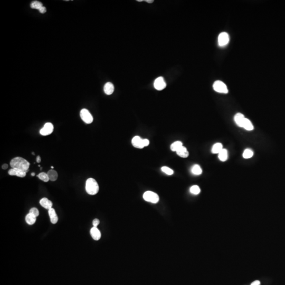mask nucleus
Listing matches in <instances>:
<instances>
[{
    "instance_id": "1",
    "label": "nucleus",
    "mask_w": 285,
    "mask_h": 285,
    "mask_svg": "<svg viewBox=\"0 0 285 285\" xmlns=\"http://www.w3.org/2000/svg\"><path fill=\"white\" fill-rule=\"evenodd\" d=\"M30 165L28 161L21 157H15L10 162V165L12 168L25 171L26 173L29 171Z\"/></svg>"
},
{
    "instance_id": "2",
    "label": "nucleus",
    "mask_w": 285,
    "mask_h": 285,
    "mask_svg": "<svg viewBox=\"0 0 285 285\" xmlns=\"http://www.w3.org/2000/svg\"><path fill=\"white\" fill-rule=\"evenodd\" d=\"M235 123L238 126L243 128L245 130L251 131L254 129L253 124L250 120L245 117L244 115L241 113H237L234 117Z\"/></svg>"
},
{
    "instance_id": "3",
    "label": "nucleus",
    "mask_w": 285,
    "mask_h": 285,
    "mask_svg": "<svg viewBox=\"0 0 285 285\" xmlns=\"http://www.w3.org/2000/svg\"><path fill=\"white\" fill-rule=\"evenodd\" d=\"M99 190L97 181L93 178L88 179L86 182V191L88 194L96 195Z\"/></svg>"
},
{
    "instance_id": "4",
    "label": "nucleus",
    "mask_w": 285,
    "mask_h": 285,
    "mask_svg": "<svg viewBox=\"0 0 285 285\" xmlns=\"http://www.w3.org/2000/svg\"><path fill=\"white\" fill-rule=\"evenodd\" d=\"M143 198L146 201L152 203H157L159 200V195L156 193L149 191L145 192L143 194Z\"/></svg>"
},
{
    "instance_id": "5",
    "label": "nucleus",
    "mask_w": 285,
    "mask_h": 285,
    "mask_svg": "<svg viewBox=\"0 0 285 285\" xmlns=\"http://www.w3.org/2000/svg\"><path fill=\"white\" fill-rule=\"evenodd\" d=\"M80 117L83 122L87 124H90L93 122V117L87 109H83L80 111Z\"/></svg>"
},
{
    "instance_id": "6",
    "label": "nucleus",
    "mask_w": 285,
    "mask_h": 285,
    "mask_svg": "<svg viewBox=\"0 0 285 285\" xmlns=\"http://www.w3.org/2000/svg\"><path fill=\"white\" fill-rule=\"evenodd\" d=\"M213 89L216 91L220 93L227 94L228 93L227 87L225 84L219 80L214 82V83H213Z\"/></svg>"
},
{
    "instance_id": "7",
    "label": "nucleus",
    "mask_w": 285,
    "mask_h": 285,
    "mask_svg": "<svg viewBox=\"0 0 285 285\" xmlns=\"http://www.w3.org/2000/svg\"><path fill=\"white\" fill-rule=\"evenodd\" d=\"M54 127L52 123H46L44 127L40 130V134L42 136H47L50 135L54 132Z\"/></svg>"
},
{
    "instance_id": "8",
    "label": "nucleus",
    "mask_w": 285,
    "mask_h": 285,
    "mask_svg": "<svg viewBox=\"0 0 285 285\" xmlns=\"http://www.w3.org/2000/svg\"><path fill=\"white\" fill-rule=\"evenodd\" d=\"M229 42V36L227 33L222 32L218 37V44L220 47L226 46Z\"/></svg>"
},
{
    "instance_id": "9",
    "label": "nucleus",
    "mask_w": 285,
    "mask_h": 285,
    "mask_svg": "<svg viewBox=\"0 0 285 285\" xmlns=\"http://www.w3.org/2000/svg\"><path fill=\"white\" fill-rule=\"evenodd\" d=\"M154 86L156 90H163L165 88L166 83L162 77H159L156 78L154 83Z\"/></svg>"
},
{
    "instance_id": "10",
    "label": "nucleus",
    "mask_w": 285,
    "mask_h": 285,
    "mask_svg": "<svg viewBox=\"0 0 285 285\" xmlns=\"http://www.w3.org/2000/svg\"><path fill=\"white\" fill-rule=\"evenodd\" d=\"M132 143L134 147L136 148H143L145 147L143 143V139L138 136H136L133 138L132 140Z\"/></svg>"
},
{
    "instance_id": "11",
    "label": "nucleus",
    "mask_w": 285,
    "mask_h": 285,
    "mask_svg": "<svg viewBox=\"0 0 285 285\" xmlns=\"http://www.w3.org/2000/svg\"><path fill=\"white\" fill-rule=\"evenodd\" d=\"M8 173L11 176H17L20 177H25L26 172L23 171L12 168L9 171Z\"/></svg>"
},
{
    "instance_id": "12",
    "label": "nucleus",
    "mask_w": 285,
    "mask_h": 285,
    "mask_svg": "<svg viewBox=\"0 0 285 285\" xmlns=\"http://www.w3.org/2000/svg\"><path fill=\"white\" fill-rule=\"evenodd\" d=\"M90 232L92 238L95 240L98 241L101 238V231H99V230L98 229L97 227H93L91 229Z\"/></svg>"
},
{
    "instance_id": "13",
    "label": "nucleus",
    "mask_w": 285,
    "mask_h": 285,
    "mask_svg": "<svg viewBox=\"0 0 285 285\" xmlns=\"http://www.w3.org/2000/svg\"><path fill=\"white\" fill-rule=\"evenodd\" d=\"M40 204L41 206H42L44 208H45L46 209L49 210L51 208H52V206H53L52 202L46 198H41L40 200Z\"/></svg>"
},
{
    "instance_id": "14",
    "label": "nucleus",
    "mask_w": 285,
    "mask_h": 285,
    "mask_svg": "<svg viewBox=\"0 0 285 285\" xmlns=\"http://www.w3.org/2000/svg\"><path fill=\"white\" fill-rule=\"evenodd\" d=\"M48 214L50 219L51 222L52 224H56L58 221V217L54 208L48 210Z\"/></svg>"
},
{
    "instance_id": "15",
    "label": "nucleus",
    "mask_w": 285,
    "mask_h": 285,
    "mask_svg": "<svg viewBox=\"0 0 285 285\" xmlns=\"http://www.w3.org/2000/svg\"><path fill=\"white\" fill-rule=\"evenodd\" d=\"M104 90L105 94L107 95H112L114 91V86L112 83H107L104 87Z\"/></svg>"
},
{
    "instance_id": "16",
    "label": "nucleus",
    "mask_w": 285,
    "mask_h": 285,
    "mask_svg": "<svg viewBox=\"0 0 285 285\" xmlns=\"http://www.w3.org/2000/svg\"><path fill=\"white\" fill-rule=\"evenodd\" d=\"M177 154L183 158H186L188 156L189 153L187 150V148L184 146L181 147L177 152Z\"/></svg>"
},
{
    "instance_id": "17",
    "label": "nucleus",
    "mask_w": 285,
    "mask_h": 285,
    "mask_svg": "<svg viewBox=\"0 0 285 285\" xmlns=\"http://www.w3.org/2000/svg\"><path fill=\"white\" fill-rule=\"evenodd\" d=\"M36 217L31 213H29L25 217V221L29 225H33L36 222Z\"/></svg>"
},
{
    "instance_id": "18",
    "label": "nucleus",
    "mask_w": 285,
    "mask_h": 285,
    "mask_svg": "<svg viewBox=\"0 0 285 285\" xmlns=\"http://www.w3.org/2000/svg\"><path fill=\"white\" fill-rule=\"evenodd\" d=\"M218 157L222 162L226 161L228 158V153L227 150L225 148H223V149L218 154Z\"/></svg>"
},
{
    "instance_id": "19",
    "label": "nucleus",
    "mask_w": 285,
    "mask_h": 285,
    "mask_svg": "<svg viewBox=\"0 0 285 285\" xmlns=\"http://www.w3.org/2000/svg\"><path fill=\"white\" fill-rule=\"evenodd\" d=\"M47 174L49 178V180L51 181H56L58 179V175L57 172H56L55 170L53 169L49 170L47 172Z\"/></svg>"
},
{
    "instance_id": "20",
    "label": "nucleus",
    "mask_w": 285,
    "mask_h": 285,
    "mask_svg": "<svg viewBox=\"0 0 285 285\" xmlns=\"http://www.w3.org/2000/svg\"><path fill=\"white\" fill-rule=\"evenodd\" d=\"M223 149L222 144L220 143H217L213 145L211 152L213 154H219Z\"/></svg>"
},
{
    "instance_id": "21",
    "label": "nucleus",
    "mask_w": 285,
    "mask_h": 285,
    "mask_svg": "<svg viewBox=\"0 0 285 285\" xmlns=\"http://www.w3.org/2000/svg\"><path fill=\"white\" fill-rule=\"evenodd\" d=\"M191 172L195 175H200L202 173V169L198 164H195L191 168Z\"/></svg>"
},
{
    "instance_id": "22",
    "label": "nucleus",
    "mask_w": 285,
    "mask_h": 285,
    "mask_svg": "<svg viewBox=\"0 0 285 285\" xmlns=\"http://www.w3.org/2000/svg\"><path fill=\"white\" fill-rule=\"evenodd\" d=\"M183 146V144L180 141H177L174 142L173 144L171 145V149L173 152H177L181 147Z\"/></svg>"
},
{
    "instance_id": "23",
    "label": "nucleus",
    "mask_w": 285,
    "mask_h": 285,
    "mask_svg": "<svg viewBox=\"0 0 285 285\" xmlns=\"http://www.w3.org/2000/svg\"><path fill=\"white\" fill-rule=\"evenodd\" d=\"M253 150H251V149H249V148H247V149H245L243 153V154H242L243 157L245 159L251 158L253 157Z\"/></svg>"
},
{
    "instance_id": "24",
    "label": "nucleus",
    "mask_w": 285,
    "mask_h": 285,
    "mask_svg": "<svg viewBox=\"0 0 285 285\" xmlns=\"http://www.w3.org/2000/svg\"><path fill=\"white\" fill-rule=\"evenodd\" d=\"M30 6H31V7L32 8V9L39 10L41 7H43V4H42V3L41 2H39V1H33V2H32L31 3Z\"/></svg>"
},
{
    "instance_id": "25",
    "label": "nucleus",
    "mask_w": 285,
    "mask_h": 285,
    "mask_svg": "<svg viewBox=\"0 0 285 285\" xmlns=\"http://www.w3.org/2000/svg\"><path fill=\"white\" fill-rule=\"evenodd\" d=\"M37 177H39V179L40 180L44 181V182H48L50 180L47 173H46L44 172L40 173V174H39L37 175Z\"/></svg>"
},
{
    "instance_id": "26",
    "label": "nucleus",
    "mask_w": 285,
    "mask_h": 285,
    "mask_svg": "<svg viewBox=\"0 0 285 285\" xmlns=\"http://www.w3.org/2000/svg\"><path fill=\"white\" fill-rule=\"evenodd\" d=\"M190 191L192 194H194V195H197L200 193L201 190L198 185H193L191 187L190 189Z\"/></svg>"
},
{
    "instance_id": "27",
    "label": "nucleus",
    "mask_w": 285,
    "mask_h": 285,
    "mask_svg": "<svg viewBox=\"0 0 285 285\" xmlns=\"http://www.w3.org/2000/svg\"><path fill=\"white\" fill-rule=\"evenodd\" d=\"M161 170L163 172L166 174L168 175H172L174 173L173 171L171 169L169 168V167L167 166H163L161 168Z\"/></svg>"
},
{
    "instance_id": "28",
    "label": "nucleus",
    "mask_w": 285,
    "mask_h": 285,
    "mask_svg": "<svg viewBox=\"0 0 285 285\" xmlns=\"http://www.w3.org/2000/svg\"><path fill=\"white\" fill-rule=\"evenodd\" d=\"M29 213H31L32 214H33V216H34L36 217H38L39 215V210H38V209H36V208H31V209L30 210V211H29Z\"/></svg>"
},
{
    "instance_id": "29",
    "label": "nucleus",
    "mask_w": 285,
    "mask_h": 285,
    "mask_svg": "<svg viewBox=\"0 0 285 285\" xmlns=\"http://www.w3.org/2000/svg\"><path fill=\"white\" fill-rule=\"evenodd\" d=\"M100 224V221L98 219H95L93 221V225L94 227H97L98 225Z\"/></svg>"
},
{
    "instance_id": "30",
    "label": "nucleus",
    "mask_w": 285,
    "mask_h": 285,
    "mask_svg": "<svg viewBox=\"0 0 285 285\" xmlns=\"http://www.w3.org/2000/svg\"><path fill=\"white\" fill-rule=\"evenodd\" d=\"M39 11L40 13H46V11H47V9H46V7L43 6V7H42L40 8V9L39 10Z\"/></svg>"
},
{
    "instance_id": "31",
    "label": "nucleus",
    "mask_w": 285,
    "mask_h": 285,
    "mask_svg": "<svg viewBox=\"0 0 285 285\" xmlns=\"http://www.w3.org/2000/svg\"><path fill=\"white\" fill-rule=\"evenodd\" d=\"M143 143H144L145 147L147 146L149 144V141L147 139H143Z\"/></svg>"
},
{
    "instance_id": "32",
    "label": "nucleus",
    "mask_w": 285,
    "mask_h": 285,
    "mask_svg": "<svg viewBox=\"0 0 285 285\" xmlns=\"http://www.w3.org/2000/svg\"><path fill=\"white\" fill-rule=\"evenodd\" d=\"M260 282L259 280H256L255 282H253L251 285H260Z\"/></svg>"
},
{
    "instance_id": "33",
    "label": "nucleus",
    "mask_w": 285,
    "mask_h": 285,
    "mask_svg": "<svg viewBox=\"0 0 285 285\" xmlns=\"http://www.w3.org/2000/svg\"><path fill=\"white\" fill-rule=\"evenodd\" d=\"M2 168L3 169V170H7V168H8V165L7 164H4L2 166Z\"/></svg>"
},
{
    "instance_id": "34",
    "label": "nucleus",
    "mask_w": 285,
    "mask_h": 285,
    "mask_svg": "<svg viewBox=\"0 0 285 285\" xmlns=\"http://www.w3.org/2000/svg\"><path fill=\"white\" fill-rule=\"evenodd\" d=\"M41 157H40V156H38L37 157H36V162L38 163L41 162Z\"/></svg>"
},
{
    "instance_id": "35",
    "label": "nucleus",
    "mask_w": 285,
    "mask_h": 285,
    "mask_svg": "<svg viewBox=\"0 0 285 285\" xmlns=\"http://www.w3.org/2000/svg\"><path fill=\"white\" fill-rule=\"evenodd\" d=\"M145 1H146V2L148 3H153V2H154V1H153V0H146Z\"/></svg>"
},
{
    "instance_id": "36",
    "label": "nucleus",
    "mask_w": 285,
    "mask_h": 285,
    "mask_svg": "<svg viewBox=\"0 0 285 285\" xmlns=\"http://www.w3.org/2000/svg\"><path fill=\"white\" fill-rule=\"evenodd\" d=\"M31 175L33 176V177H34V176L35 175V173H31Z\"/></svg>"
},
{
    "instance_id": "37",
    "label": "nucleus",
    "mask_w": 285,
    "mask_h": 285,
    "mask_svg": "<svg viewBox=\"0 0 285 285\" xmlns=\"http://www.w3.org/2000/svg\"><path fill=\"white\" fill-rule=\"evenodd\" d=\"M137 1H138V2H142V1H143V0H137Z\"/></svg>"
},
{
    "instance_id": "38",
    "label": "nucleus",
    "mask_w": 285,
    "mask_h": 285,
    "mask_svg": "<svg viewBox=\"0 0 285 285\" xmlns=\"http://www.w3.org/2000/svg\"><path fill=\"white\" fill-rule=\"evenodd\" d=\"M51 169H54V166H51Z\"/></svg>"
}]
</instances>
